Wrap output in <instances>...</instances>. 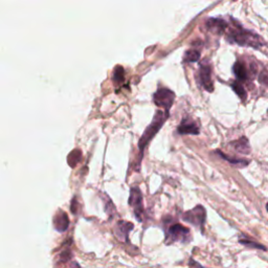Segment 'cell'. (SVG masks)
Instances as JSON below:
<instances>
[{"label": "cell", "mask_w": 268, "mask_h": 268, "mask_svg": "<svg viewBox=\"0 0 268 268\" xmlns=\"http://www.w3.org/2000/svg\"><path fill=\"white\" fill-rule=\"evenodd\" d=\"M259 80H260V82L268 85V70L262 71L260 76H259Z\"/></svg>", "instance_id": "cell-20"}, {"label": "cell", "mask_w": 268, "mask_h": 268, "mask_svg": "<svg viewBox=\"0 0 268 268\" xmlns=\"http://www.w3.org/2000/svg\"><path fill=\"white\" fill-rule=\"evenodd\" d=\"M233 71L239 81H246L248 78L246 66L243 62H241V61H238L235 63L234 67H233Z\"/></svg>", "instance_id": "cell-11"}, {"label": "cell", "mask_w": 268, "mask_h": 268, "mask_svg": "<svg viewBox=\"0 0 268 268\" xmlns=\"http://www.w3.org/2000/svg\"><path fill=\"white\" fill-rule=\"evenodd\" d=\"M232 146L239 153H242V154H250L251 153V146H250L248 140L246 138H241L240 140L233 142Z\"/></svg>", "instance_id": "cell-12"}, {"label": "cell", "mask_w": 268, "mask_h": 268, "mask_svg": "<svg viewBox=\"0 0 268 268\" xmlns=\"http://www.w3.org/2000/svg\"><path fill=\"white\" fill-rule=\"evenodd\" d=\"M239 242L242 245L251 247V248H258V250H261V251H267V248L264 245H261L258 242H255V241H252L247 238H241L239 240Z\"/></svg>", "instance_id": "cell-15"}, {"label": "cell", "mask_w": 268, "mask_h": 268, "mask_svg": "<svg viewBox=\"0 0 268 268\" xmlns=\"http://www.w3.org/2000/svg\"><path fill=\"white\" fill-rule=\"evenodd\" d=\"M198 79L201 86L208 92L214 90L213 81H212V69L209 65H201L198 71Z\"/></svg>", "instance_id": "cell-7"}, {"label": "cell", "mask_w": 268, "mask_h": 268, "mask_svg": "<svg viewBox=\"0 0 268 268\" xmlns=\"http://www.w3.org/2000/svg\"><path fill=\"white\" fill-rule=\"evenodd\" d=\"M124 74H125V71L123 69L122 66H117L116 69H114V72H113V81L117 83V84H120L124 81Z\"/></svg>", "instance_id": "cell-18"}, {"label": "cell", "mask_w": 268, "mask_h": 268, "mask_svg": "<svg viewBox=\"0 0 268 268\" xmlns=\"http://www.w3.org/2000/svg\"><path fill=\"white\" fill-rule=\"evenodd\" d=\"M208 26L209 29L212 31H215V32H218V33H222L224 32V30L226 29L227 24L222 21V20H212L209 23H208Z\"/></svg>", "instance_id": "cell-14"}, {"label": "cell", "mask_w": 268, "mask_h": 268, "mask_svg": "<svg viewBox=\"0 0 268 268\" xmlns=\"http://www.w3.org/2000/svg\"><path fill=\"white\" fill-rule=\"evenodd\" d=\"M129 204L133 208L134 215L137 216L139 221H142V216L144 213V206H143V195L139 187L134 186L130 191V198H129Z\"/></svg>", "instance_id": "cell-6"}, {"label": "cell", "mask_w": 268, "mask_h": 268, "mask_svg": "<svg viewBox=\"0 0 268 268\" xmlns=\"http://www.w3.org/2000/svg\"><path fill=\"white\" fill-rule=\"evenodd\" d=\"M190 240H191L190 229L182 226L181 224H174L170 226L167 231V242H169V244L173 242L187 243Z\"/></svg>", "instance_id": "cell-3"}, {"label": "cell", "mask_w": 268, "mask_h": 268, "mask_svg": "<svg viewBox=\"0 0 268 268\" xmlns=\"http://www.w3.org/2000/svg\"><path fill=\"white\" fill-rule=\"evenodd\" d=\"M105 208H106V213L108 214L110 217L116 213V207H114L111 199L107 196H106V200H105Z\"/></svg>", "instance_id": "cell-19"}, {"label": "cell", "mask_w": 268, "mask_h": 268, "mask_svg": "<svg viewBox=\"0 0 268 268\" xmlns=\"http://www.w3.org/2000/svg\"><path fill=\"white\" fill-rule=\"evenodd\" d=\"M232 88L234 89V91L236 92V94H237L241 100H242V101H245V100H246L247 93H246L244 87H243L242 85H241L239 82H234V83L232 84Z\"/></svg>", "instance_id": "cell-16"}, {"label": "cell", "mask_w": 268, "mask_h": 268, "mask_svg": "<svg viewBox=\"0 0 268 268\" xmlns=\"http://www.w3.org/2000/svg\"><path fill=\"white\" fill-rule=\"evenodd\" d=\"M219 155L221 157H223L225 160H227L228 163H231L232 165H235V166H238V167H245L250 164L248 160H245V159H241V158H234V157H228L227 155L221 153V152H218Z\"/></svg>", "instance_id": "cell-13"}, {"label": "cell", "mask_w": 268, "mask_h": 268, "mask_svg": "<svg viewBox=\"0 0 268 268\" xmlns=\"http://www.w3.org/2000/svg\"><path fill=\"white\" fill-rule=\"evenodd\" d=\"M53 225H55V228L60 233H64L68 228L69 219L65 212L59 210L57 213V215L53 218Z\"/></svg>", "instance_id": "cell-10"}, {"label": "cell", "mask_w": 268, "mask_h": 268, "mask_svg": "<svg viewBox=\"0 0 268 268\" xmlns=\"http://www.w3.org/2000/svg\"><path fill=\"white\" fill-rule=\"evenodd\" d=\"M132 229H133L132 223L127 221H119L116 226V235L120 240L124 241V242H127L128 235Z\"/></svg>", "instance_id": "cell-9"}, {"label": "cell", "mask_w": 268, "mask_h": 268, "mask_svg": "<svg viewBox=\"0 0 268 268\" xmlns=\"http://www.w3.org/2000/svg\"><path fill=\"white\" fill-rule=\"evenodd\" d=\"M205 209L201 205H197L191 210H187L183 214V220L187 223L193 224L197 227H201L204 224L205 221Z\"/></svg>", "instance_id": "cell-5"}, {"label": "cell", "mask_w": 268, "mask_h": 268, "mask_svg": "<svg viewBox=\"0 0 268 268\" xmlns=\"http://www.w3.org/2000/svg\"><path fill=\"white\" fill-rule=\"evenodd\" d=\"M153 100L156 106H158L159 108L165 109V112L169 113V110L175 100V93L170 89L160 88L154 93Z\"/></svg>", "instance_id": "cell-4"}, {"label": "cell", "mask_w": 268, "mask_h": 268, "mask_svg": "<svg viewBox=\"0 0 268 268\" xmlns=\"http://www.w3.org/2000/svg\"><path fill=\"white\" fill-rule=\"evenodd\" d=\"M177 131L179 134H194V136H197L200 132L196 123L189 118L182 120Z\"/></svg>", "instance_id": "cell-8"}, {"label": "cell", "mask_w": 268, "mask_h": 268, "mask_svg": "<svg viewBox=\"0 0 268 268\" xmlns=\"http://www.w3.org/2000/svg\"><path fill=\"white\" fill-rule=\"evenodd\" d=\"M200 58V53L197 50L190 49L185 52L184 55V61L185 62H196Z\"/></svg>", "instance_id": "cell-17"}, {"label": "cell", "mask_w": 268, "mask_h": 268, "mask_svg": "<svg viewBox=\"0 0 268 268\" xmlns=\"http://www.w3.org/2000/svg\"><path fill=\"white\" fill-rule=\"evenodd\" d=\"M168 118H169V113H167V112H163V111L158 110L155 113L152 123L147 127V129L145 130L143 137H142V139L140 140V143H139L141 158H142V155L144 154V150L148 146L149 142L155 137V134L159 131L160 128H162V126L164 125V123L166 122V120Z\"/></svg>", "instance_id": "cell-2"}, {"label": "cell", "mask_w": 268, "mask_h": 268, "mask_svg": "<svg viewBox=\"0 0 268 268\" xmlns=\"http://www.w3.org/2000/svg\"><path fill=\"white\" fill-rule=\"evenodd\" d=\"M266 209H267V212H268V202L266 203Z\"/></svg>", "instance_id": "cell-21"}, {"label": "cell", "mask_w": 268, "mask_h": 268, "mask_svg": "<svg viewBox=\"0 0 268 268\" xmlns=\"http://www.w3.org/2000/svg\"><path fill=\"white\" fill-rule=\"evenodd\" d=\"M228 40L232 43H237L241 46H251L254 48H259L264 44V41L260 36L242 29L241 26H237L236 29L229 32Z\"/></svg>", "instance_id": "cell-1"}]
</instances>
